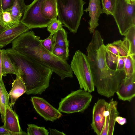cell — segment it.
Instances as JSON below:
<instances>
[{
	"label": "cell",
	"mask_w": 135,
	"mask_h": 135,
	"mask_svg": "<svg viewBox=\"0 0 135 135\" xmlns=\"http://www.w3.org/2000/svg\"><path fill=\"white\" fill-rule=\"evenodd\" d=\"M86 50L87 58L98 93L107 98L113 97L125 77L124 71L113 70L108 66L105 57L106 46L98 30L94 31Z\"/></svg>",
	"instance_id": "cell-1"
},
{
	"label": "cell",
	"mask_w": 135,
	"mask_h": 135,
	"mask_svg": "<svg viewBox=\"0 0 135 135\" xmlns=\"http://www.w3.org/2000/svg\"><path fill=\"white\" fill-rule=\"evenodd\" d=\"M40 37L32 31L20 35L12 42L13 49L44 65L59 76L62 80L72 78L73 72L66 60L59 58L45 49L41 44Z\"/></svg>",
	"instance_id": "cell-2"
},
{
	"label": "cell",
	"mask_w": 135,
	"mask_h": 135,
	"mask_svg": "<svg viewBox=\"0 0 135 135\" xmlns=\"http://www.w3.org/2000/svg\"><path fill=\"white\" fill-rule=\"evenodd\" d=\"M12 62L20 70L27 95L41 94L49 86L51 70L12 48L5 50Z\"/></svg>",
	"instance_id": "cell-3"
},
{
	"label": "cell",
	"mask_w": 135,
	"mask_h": 135,
	"mask_svg": "<svg viewBox=\"0 0 135 135\" xmlns=\"http://www.w3.org/2000/svg\"><path fill=\"white\" fill-rule=\"evenodd\" d=\"M58 20L75 33L80 24L83 14V6L85 2L83 0H56Z\"/></svg>",
	"instance_id": "cell-4"
},
{
	"label": "cell",
	"mask_w": 135,
	"mask_h": 135,
	"mask_svg": "<svg viewBox=\"0 0 135 135\" xmlns=\"http://www.w3.org/2000/svg\"><path fill=\"white\" fill-rule=\"evenodd\" d=\"M70 65L78 79L80 88L90 93L94 91L95 86L86 55L79 50L76 51Z\"/></svg>",
	"instance_id": "cell-5"
},
{
	"label": "cell",
	"mask_w": 135,
	"mask_h": 135,
	"mask_svg": "<svg viewBox=\"0 0 135 135\" xmlns=\"http://www.w3.org/2000/svg\"><path fill=\"white\" fill-rule=\"evenodd\" d=\"M92 97L90 93L83 89L72 91L61 99L58 109L68 114L83 112L89 106Z\"/></svg>",
	"instance_id": "cell-6"
},
{
	"label": "cell",
	"mask_w": 135,
	"mask_h": 135,
	"mask_svg": "<svg viewBox=\"0 0 135 135\" xmlns=\"http://www.w3.org/2000/svg\"><path fill=\"white\" fill-rule=\"evenodd\" d=\"M135 3H129L126 0H116L113 16L122 35L135 26Z\"/></svg>",
	"instance_id": "cell-7"
},
{
	"label": "cell",
	"mask_w": 135,
	"mask_h": 135,
	"mask_svg": "<svg viewBox=\"0 0 135 135\" xmlns=\"http://www.w3.org/2000/svg\"><path fill=\"white\" fill-rule=\"evenodd\" d=\"M42 0H34L27 5L20 22L29 29L47 27L51 21L44 17L41 12Z\"/></svg>",
	"instance_id": "cell-8"
},
{
	"label": "cell",
	"mask_w": 135,
	"mask_h": 135,
	"mask_svg": "<svg viewBox=\"0 0 135 135\" xmlns=\"http://www.w3.org/2000/svg\"><path fill=\"white\" fill-rule=\"evenodd\" d=\"M31 100L37 113L46 121L54 122L62 115L58 109L42 98L33 96Z\"/></svg>",
	"instance_id": "cell-9"
},
{
	"label": "cell",
	"mask_w": 135,
	"mask_h": 135,
	"mask_svg": "<svg viewBox=\"0 0 135 135\" xmlns=\"http://www.w3.org/2000/svg\"><path fill=\"white\" fill-rule=\"evenodd\" d=\"M108 103L104 99H100L94 106L91 126L94 132L98 135H100L104 128Z\"/></svg>",
	"instance_id": "cell-10"
},
{
	"label": "cell",
	"mask_w": 135,
	"mask_h": 135,
	"mask_svg": "<svg viewBox=\"0 0 135 135\" xmlns=\"http://www.w3.org/2000/svg\"><path fill=\"white\" fill-rule=\"evenodd\" d=\"M116 93L119 100L131 102L135 96V74L125 76Z\"/></svg>",
	"instance_id": "cell-11"
},
{
	"label": "cell",
	"mask_w": 135,
	"mask_h": 135,
	"mask_svg": "<svg viewBox=\"0 0 135 135\" xmlns=\"http://www.w3.org/2000/svg\"><path fill=\"white\" fill-rule=\"evenodd\" d=\"M118 104V102L113 98L109 103L105 113L104 126L100 135H113L116 118L119 114L117 109Z\"/></svg>",
	"instance_id": "cell-12"
},
{
	"label": "cell",
	"mask_w": 135,
	"mask_h": 135,
	"mask_svg": "<svg viewBox=\"0 0 135 135\" xmlns=\"http://www.w3.org/2000/svg\"><path fill=\"white\" fill-rule=\"evenodd\" d=\"M3 126L10 132L21 133L22 135H27V133L22 130L20 125L18 116L12 109L9 104H7L6 106Z\"/></svg>",
	"instance_id": "cell-13"
},
{
	"label": "cell",
	"mask_w": 135,
	"mask_h": 135,
	"mask_svg": "<svg viewBox=\"0 0 135 135\" xmlns=\"http://www.w3.org/2000/svg\"><path fill=\"white\" fill-rule=\"evenodd\" d=\"M29 30L21 22L17 26L6 29L0 34V49L12 42L20 35Z\"/></svg>",
	"instance_id": "cell-14"
},
{
	"label": "cell",
	"mask_w": 135,
	"mask_h": 135,
	"mask_svg": "<svg viewBox=\"0 0 135 135\" xmlns=\"http://www.w3.org/2000/svg\"><path fill=\"white\" fill-rule=\"evenodd\" d=\"M88 7L84 11L89 12L90 20L89 23V30L90 33H93L99 25L98 21L100 15L102 13L100 0H89Z\"/></svg>",
	"instance_id": "cell-15"
},
{
	"label": "cell",
	"mask_w": 135,
	"mask_h": 135,
	"mask_svg": "<svg viewBox=\"0 0 135 135\" xmlns=\"http://www.w3.org/2000/svg\"><path fill=\"white\" fill-rule=\"evenodd\" d=\"M18 69V74L16 79L12 83V87L8 95L11 102L9 105L12 107L20 96L25 93L26 89L25 83L22 78L20 70Z\"/></svg>",
	"instance_id": "cell-16"
},
{
	"label": "cell",
	"mask_w": 135,
	"mask_h": 135,
	"mask_svg": "<svg viewBox=\"0 0 135 135\" xmlns=\"http://www.w3.org/2000/svg\"><path fill=\"white\" fill-rule=\"evenodd\" d=\"M41 12L45 18L51 21L57 16L56 0H42L41 5Z\"/></svg>",
	"instance_id": "cell-17"
},
{
	"label": "cell",
	"mask_w": 135,
	"mask_h": 135,
	"mask_svg": "<svg viewBox=\"0 0 135 135\" xmlns=\"http://www.w3.org/2000/svg\"><path fill=\"white\" fill-rule=\"evenodd\" d=\"M2 50L3 76H5L8 74L17 75L18 72V69L12 62L5 50L2 49Z\"/></svg>",
	"instance_id": "cell-18"
},
{
	"label": "cell",
	"mask_w": 135,
	"mask_h": 135,
	"mask_svg": "<svg viewBox=\"0 0 135 135\" xmlns=\"http://www.w3.org/2000/svg\"><path fill=\"white\" fill-rule=\"evenodd\" d=\"M27 6L24 0H13L12 6L9 9L12 17L17 22H20Z\"/></svg>",
	"instance_id": "cell-19"
},
{
	"label": "cell",
	"mask_w": 135,
	"mask_h": 135,
	"mask_svg": "<svg viewBox=\"0 0 135 135\" xmlns=\"http://www.w3.org/2000/svg\"><path fill=\"white\" fill-rule=\"evenodd\" d=\"M9 97L3 80H0V114L2 122L4 123L6 106L7 104H10Z\"/></svg>",
	"instance_id": "cell-20"
},
{
	"label": "cell",
	"mask_w": 135,
	"mask_h": 135,
	"mask_svg": "<svg viewBox=\"0 0 135 135\" xmlns=\"http://www.w3.org/2000/svg\"><path fill=\"white\" fill-rule=\"evenodd\" d=\"M20 22H17L13 18L9 8L0 14V25L6 29L17 26Z\"/></svg>",
	"instance_id": "cell-21"
},
{
	"label": "cell",
	"mask_w": 135,
	"mask_h": 135,
	"mask_svg": "<svg viewBox=\"0 0 135 135\" xmlns=\"http://www.w3.org/2000/svg\"><path fill=\"white\" fill-rule=\"evenodd\" d=\"M55 41L54 47H60L68 49L69 42L67 39V33L62 27L54 34L53 36Z\"/></svg>",
	"instance_id": "cell-22"
},
{
	"label": "cell",
	"mask_w": 135,
	"mask_h": 135,
	"mask_svg": "<svg viewBox=\"0 0 135 135\" xmlns=\"http://www.w3.org/2000/svg\"><path fill=\"white\" fill-rule=\"evenodd\" d=\"M112 44L116 47L120 56L122 58L131 54L130 43L125 38L123 41L119 40L114 41Z\"/></svg>",
	"instance_id": "cell-23"
},
{
	"label": "cell",
	"mask_w": 135,
	"mask_h": 135,
	"mask_svg": "<svg viewBox=\"0 0 135 135\" xmlns=\"http://www.w3.org/2000/svg\"><path fill=\"white\" fill-rule=\"evenodd\" d=\"M135 55L129 54L122 58L124 62V71L125 77L135 74Z\"/></svg>",
	"instance_id": "cell-24"
},
{
	"label": "cell",
	"mask_w": 135,
	"mask_h": 135,
	"mask_svg": "<svg viewBox=\"0 0 135 135\" xmlns=\"http://www.w3.org/2000/svg\"><path fill=\"white\" fill-rule=\"evenodd\" d=\"M28 135H48L49 132L45 127H39L33 124H27Z\"/></svg>",
	"instance_id": "cell-25"
},
{
	"label": "cell",
	"mask_w": 135,
	"mask_h": 135,
	"mask_svg": "<svg viewBox=\"0 0 135 135\" xmlns=\"http://www.w3.org/2000/svg\"><path fill=\"white\" fill-rule=\"evenodd\" d=\"M116 2V0H102V13L113 15L115 10Z\"/></svg>",
	"instance_id": "cell-26"
},
{
	"label": "cell",
	"mask_w": 135,
	"mask_h": 135,
	"mask_svg": "<svg viewBox=\"0 0 135 135\" xmlns=\"http://www.w3.org/2000/svg\"><path fill=\"white\" fill-rule=\"evenodd\" d=\"M124 36L130 43L131 54L135 55V26L129 29Z\"/></svg>",
	"instance_id": "cell-27"
},
{
	"label": "cell",
	"mask_w": 135,
	"mask_h": 135,
	"mask_svg": "<svg viewBox=\"0 0 135 135\" xmlns=\"http://www.w3.org/2000/svg\"><path fill=\"white\" fill-rule=\"evenodd\" d=\"M105 57L106 62L109 67L111 69L116 71V66L119 56L113 54L106 49Z\"/></svg>",
	"instance_id": "cell-28"
},
{
	"label": "cell",
	"mask_w": 135,
	"mask_h": 135,
	"mask_svg": "<svg viewBox=\"0 0 135 135\" xmlns=\"http://www.w3.org/2000/svg\"><path fill=\"white\" fill-rule=\"evenodd\" d=\"M52 53L59 58L66 60L69 55V49L60 47H54Z\"/></svg>",
	"instance_id": "cell-29"
},
{
	"label": "cell",
	"mask_w": 135,
	"mask_h": 135,
	"mask_svg": "<svg viewBox=\"0 0 135 135\" xmlns=\"http://www.w3.org/2000/svg\"><path fill=\"white\" fill-rule=\"evenodd\" d=\"M62 23L57 18L52 20L47 26V31L53 35L62 27Z\"/></svg>",
	"instance_id": "cell-30"
},
{
	"label": "cell",
	"mask_w": 135,
	"mask_h": 135,
	"mask_svg": "<svg viewBox=\"0 0 135 135\" xmlns=\"http://www.w3.org/2000/svg\"><path fill=\"white\" fill-rule=\"evenodd\" d=\"M42 45L45 49L52 52L54 46L55 41L53 35L50 34L47 38L44 40H40Z\"/></svg>",
	"instance_id": "cell-31"
},
{
	"label": "cell",
	"mask_w": 135,
	"mask_h": 135,
	"mask_svg": "<svg viewBox=\"0 0 135 135\" xmlns=\"http://www.w3.org/2000/svg\"><path fill=\"white\" fill-rule=\"evenodd\" d=\"M106 46V49L113 54L120 56L118 50L116 47L112 43L108 44Z\"/></svg>",
	"instance_id": "cell-32"
},
{
	"label": "cell",
	"mask_w": 135,
	"mask_h": 135,
	"mask_svg": "<svg viewBox=\"0 0 135 135\" xmlns=\"http://www.w3.org/2000/svg\"><path fill=\"white\" fill-rule=\"evenodd\" d=\"M0 135H22L21 133L10 132L6 129L3 126L0 127Z\"/></svg>",
	"instance_id": "cell-33"
},
{
	"label": "cell",
	"mask_w": 135,
	"mask_h": 135,
	"mask_svg": "<svg viewBox=\"0 0 135 135\" xmlns=\"http://www.w3.org/2000/svg\"><path fill=\"white\" fill-rule=\"evenodd\" d=\"M2 11L10 8L12 5L13 0H2Z\"/></svg>",
	"instance_id": "cell-34"
},
{
	"label": "cell",
	"mask_w": 135,
	"mask_h": 135,
	"mask_svg": "<svg viewBox=\"0 0 135 135\" xmlns=\"http://www.w3.org/2000/svg\"><path fill=\"white\" fill-rule=\"evenodd\" d=\"M124 62L122 58L119 56L117 62L116 70L117 71H124Z\"/></svg>",
	"instance_id": "cell-35"
},
{
	"label": "cell",
	"mask_w": 135,
	"mask_h": 135,
	"mask_svg": "<svg viewBox=\"0 0 135 135\" xmlns=\"http://www.w3.org/2000/svg\"><path fill=\"white\" fill-rule=\"evenodd\" d=\"M115 120L116 122L121 125H124L126 122V119L125 118L118 116L117 117Z\"/></svg>",
	"instance_id": "cell-36"
},
{
	"label": "cell",
	"mask_w": 135,
	"mask_h": 135,
	"mask_svg": "<svg viewBox=\"0 0 135 135\" xmlns=\"http://www.w3.org/2000/svg\"><path fill=\"white\" fill-rule=\"evenodd\" d=\"M50 129V135H64L65 134L63 132L59 131L56 129H52L49 128Z\"/></svg>",
	"instance_id": "cell-37"
},
{
	"label": "cell",
	"mask_w": 135,
	"mask_h": 135,
	"mask_svg": "<svg viewBox=\"0 0 135 135\" xmlns=\"http://www.w3.org/2000/svg\"><path fill=\"white\" fill-rule=\"evenodd\" d=\"M2 76V50L0 49V80H3Z\"/></svg>",
	"instance_id": "cell-38"
},
{
	"label": "cell",
	"mask_w": 135,
	"mask_h": 135,
	"mask_svg": "<svg viewBox=\"0 0 135 135\" xmlns=\"http://www.w3.org/2000/svg\"><path fill=\"white\" fill-rule=\"evenodd\" d=\"M2 0H0V14L2 13Z\"/></svg>",
	"instance_id": "cell-39"
},
{
	"label": "cell",
	"mask_w": 135,
	"mask_h": 135,
	"mask_svg": "<svg viewBox=\"0 0 135 135\" xmlns=\"http://www.w3.org/2000/svg\"><path fill=\"white\" fill-rule=\"evenodd\" d=\"M126 1L129 3H135V0H126Z\"/></svg>",
	"instance_id": "cell-40"
},
{
	"label": "cell",
	"mask_w": 135,
	"mask_h": 135,
	"mask_svg": "<svg viewBox=\"0 0 135 135\" xmlns=\"http://www.w3.org/2000/svg\"><path fill=\"white\" fill-rule=\"evenodd\" d=\"M1 112V109H0V113Z\"/></svg>",
	"instance_id": "cell-41"
},
{
	"label": "cell",
	"mask_w": 135,
	"mask_h": 135,
	"mask_svg": "<svg viewBox=\"0 0 135 135\" xmlns=\"http://www.w3.org/2000/svg\"></svg>",
	"instance_id": "cell-42"
}]
</instances>
